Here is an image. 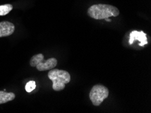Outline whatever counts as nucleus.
<instances>
[{
	"label": "nucleus",
	"instance_id": "1",
	"mask_svg": "<svg viewBox=\"0 0 151 113\" xmlns=\"http://www.w3.org/2000/svg\"><path fill=\"white\" fill-rule=\"evenodd\" d=\"M88 14L93 19L102 20L111 17H117L119 14V10L109 4H94L88 8Z\"/></svg>",
	"mask_w": 151,
	"mask_h": 113
},
{
	"label": "nucleus",
	"instance_id": "2",
	"mask_svg": "<svg viewBox=\"0 0 151 113\" xmlns=\"http://www.w3.org/2000/svg\"><path fill=\"white\" fill-rule=\"evenodd\" d=\"M48 78L53 83L52 88L55 91H61L65 89V85L70 81V75L67 71L60 69H51L49 71Z\"/></svg>",
	"mask_w": 151,
	"mask_h": 113
},
{
	"label": "nucleus",
	"instance_id": "3",
	"mask_svg": "<svg viewBox=\"0 0 151 113\" xmlns=\"http://www.w3.org/2000/svg\"><path fill=\"white\" fill-rule=\"evenodd\" d=\"M57 63L58 61L55 58H50L45 60L44 56L42 54L35 55L31 58L30 60V65L33 67H36L40 71L51 70L57 65Z\"/></svg>",
	"mask_w": 151,
	"mask_h": 113
},
{
	"label": "nucleus",
	"instance_id": "4",
	"mask_svg": "<svg viewBox=\"0 0 151 113\" xmlns=\"http://www.w3.org/2000/svg\"><path fill=\"white\" fill-rule=\"evenodd\" d=\"M109 95L107 87L102 85H96L93 86L90 92V99L96 107H98Z\"/></svg>",
	"mask_w": 151,
	"mask_h": 113
},
{
	"label": "nucleus",
	"instance_id": "5",
	"mask_svg": "<svg viewBox=\"0 0 151 113\" xmlns=\"http://www.w3.org/2000/svg\"><path fill=\"white\" fill-rule=\"evenodd\" d=\"M146 34L144 32L142 31H133L130 33L129 43L130 45L133 44V43L135 41H139V45L141 47H143L144 45L148 44V40Z\"/></svg>",
	"mask_w": 151,
	"mask_h": 113
},
{
	"label": "nucleus",
	"instance_id": "6",
	"mask_svg": "<svg viewBox=\"0 0 151 113\" xmlns=\"http://www.w3.org/2000/svg\"><path fill=\"white\" fill-rule=\"evenodd\" d=\"M14 31L15 27L13 23L8 21L0 22V37L10 36Z\"/></svg>",
	"mask_w": 151,
	"mask_h": 113
},
{
	"label": "nucleus",
	"instance_id": "7",
	"mask_svg": "<svg viewBox=\"0 0 151 113\" xmlns=\"http://www.w3.org/2000/svg\"><path fill=\"white\" fill-rule=\"evenodd\" d=\"M15 97V94L12 92L8 93L5 91H0V104L13 100Z\"/></svg>",
	"mask_w": 151,
	"mask_h": 113
},
{
	"label": "nucleus",
	"instance_id": "8",
	"mask_svg": "<svg viewBox=\"0 0 151 113\" xmlns=\"http://www.w3.org/2000/svg\"><path fill=\"white\" fill-rule=\"evenodd\" d=\"M13 6L12 4H5L0 6V16H5L12 10Z\"/></svg>",
	"mask_w": 151,
	"mask_h": 113
},
{
	"label": "nucleus",
	"instance_id": "9",
	"mask_svg": "<svg viewBox=\"0 0 151 113\" xmlns=\"http://www.w3.org/2000/svg\"><path fill=\"white\" fill-rule=\"evenodd\" d=\"M35 87H36L35 81H29L26 84V85H25V90L29 93V92H31L32 91H33L34 89H35Z\"/></svg>",
	"mask_w": 151,
	"mask_h": 113
},
{
	"label": "nucleus",
	"instance_id": "10",
	"mask_svg": "<svg viewBox=\"0 0 151 113\" xmlns=\"http://www.w3.org/2000/svg\"><path fill=\"white\" fill-rule=\"evenodd\" d=\"M106 21H109V22H111V19H109V18H106Z\"/></svg>",
	"mask_w": 151,
	"mask_h": 113
}]
</instances>
